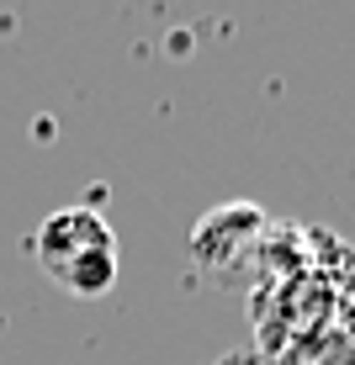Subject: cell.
I'll list each match as a JSON object with an SVG mask.
<instances>
[{
  "label": "cell",
  "mask_w": 355,
  "mask_h": 365,
  "mask_svg": "<svg viewBox=\"0 0 355 365\" xmlns=\"http://www.w3.org/2000/svg\"><path fill=\"white\" fill-rule=\"evenodd\" d=\"M101 249H117V233L91 207H59L37 233V259L54 281H64L69 265H80L85 255H101Z\"/></svg>",
  "instance_id": "6da1fadb"
},
{
  "label": "cell",
  "mask_w": 355,
  "mask_h": 365,
  "mask_svg": "<svg viewBox=\"0 0 355 365\" xmlns=\"http://www.w3.org/2000/svg\"><path fill=\"white\" fill-rule=\"evenodd\" d=\"M260 222H265L260 207H249V201L207 212V217L196 222V238H191L196 259H201V265H223V259H234L239 249H249V238L260 233Z\"/></svg>",
  "instance_id": "7a4b0ae2"
},
{
  "label": "cell",
  "mask_w": 355,
  "mask_h": 365,
  "mask_svg": "<svg viewBox=\"0 0 355 365\" xmlns=\"http://www.w3.org/2000/svg\"><path fill=\"white\" fill-rule=\"evenodd\" d=\"M111 281H117V249L85 255L80 265L64 270V286H69L74 297H101V292H111Z\"/></svg>",
  "instance_id": "3957f363"
},
{
  "label": "cell",
  "mask_w": 355,
  "mask_h": 365,
  "mask_svg": "<svg viewBox=\"0 0 355 365\" xmlns=\"http://www.w3.org/2000/svg\"><path fill=\"white\" fill-rule=\"evenodd\" d=\"M319 365H355V349L345 344V339H329V344H324V355H319Z\"/></svg>",
  "instance_id": "277c9868"
},
{
  "label": "cell",
  "mask_w": 355,
  "mask_h": 365,
  "mask_svg": "<svg viewBox=\"0 0 355 365\" xmlns=\"http://www.w3.org/2000/svg\"><path fill=\"white\" fill-rule=\"evenodd\" d=\"M339 339L355 349V302H345V312H339Z\"/></svg>",
  "instance_id": "5b68a950"
},
{
  "label": "cell",
  "mask_w": 355,
  "mask_h": 365,
  "mask_svg": "<svg viewBox=\"0 0 355 365\" xmlns=\"http://www.w3.org/2000/svg\"><path fill=\"white\" fill-rule=\"evenodd\" d=\"M218 365H271V360H265V355H223Z\"/></svg>",
  "instance_id": "8992f818"
}]
</instances>
